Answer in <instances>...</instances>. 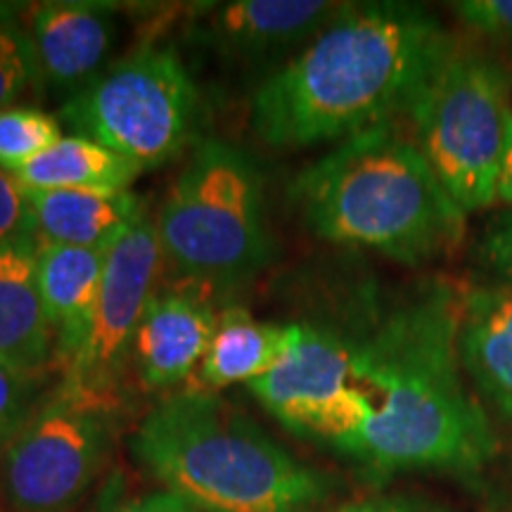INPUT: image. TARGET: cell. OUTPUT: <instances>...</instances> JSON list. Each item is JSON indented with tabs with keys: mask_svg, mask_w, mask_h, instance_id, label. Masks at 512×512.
Here are the masks:
<instances>
[{
	"mask_svg": "<svg viewBox=\"0 0 512 512\" xmlns=\"http://www.w3.org/2000/svg\"><path fill=\"white\" fill-rule=\"evenodd\" d=\"M460 285L361 292L347 316L287 323V344L245 384L280 425L373 475L477 477L498 456L489 413L458 361Z\"/></svg>",
	"mask_w": 512,
	"mask_h": 512,
	"instance_id": "6da1fadb",
	"label": "cell"
},
{
	"mask_svg": "<svg viewBox=\"0 0 512 512\" xmlns=\"http://www.w3.org/2000/svg\"><path fill=\"white\" fill-rule=\"evenodd\" d=\"M456 41L425 5L344 3L256 88L249 126L273 150H309L396 124Z\"/></svg>",
	"mask_w": 512,
	"mask_h": 512,
	"instance_id": "7a4b0ae2",
	"label": "cell"
},
{
	"mask_svg": "<svg viewBox=\"0 0 512 512\" xmlns=\"http://www.w3.org/2000/svg\"><path fill=\"white\" fill-rule=\"evenodd\" d=\"M290 200L318 240L408 268L451 259L470 233V216L399 124L332 145L294 176Z\"/></svg>",
	"mask_w": 512,
	"mask_h": 512,
	"instance_id": "3957f363",
	"label": "cell"
},
{
	"mask_svg": "<svg viewBox=\"0 0 512 512\" xmlns=\"http://www.w3.org/2000/svg\"><path fill=\"white\" fill-rule=\"evenodd\" d=\"M131 451L164 491L202 512H311L335 486L214 392L166 396Z\"/></svg>",
	"mask_w": 512,
	"mask_h": 512,
	"instance_id": "277c9868",
	"label": "cell"
},
{
	"mask_svg": "<svg viewBox=\"0 0 512 512\" xmlns=\"http://www.w3.org/2000/svg\"><path fill=\"white\" fill-rule=\"evenodd\" d=\"M155 226L164 259L200 285H238L273 259L259 169L219 138L195 145Z\"/></svg>",
	"mask_w": 512,
	"mask_h": 512,
	"instance_id": "5b68a950",
	"label": "cell"
},
{
	"mask_svg": "<svg viewBox=\"0 0 512 512\" xmlns=\"http://www.w3.org/2000/svg\"><path fill=\"white\" fill-rule=\"evenodd\" d=\"M512 79L489 50L456 41L406 121L434 174L467 216L498 204L512 131Z\"/></svg>",
	"mask_w": 512,
	"mask_h": 512,
	"instance_id": "8992f818",
	"label": "cell"
},
{
	"mask_svg": "<svg viewBox=\"0 0 512 512\" xmlns=\"http://www.w3.org/2000/svg\"><path fill=\"white\" fill-rule=\"evenodd\" d=\"M197 112V86L176 50L143 46L69 95L57 119L147 171L190 143Z\"/></svg>",
	"mask_w": 512,
	"mask_h": 512,
	"instance_id": "52a82bcc",
	"label": "cell"
},
{
	"mask_svg": "<svg viewBox=\"0 0 512 512\" xmlns=\"http://www.w3.org/2000/svg\"><path fill=\"white\" fill-rule=\"evenodd\" d=\"M121 401L57 382L0 456L10 512H64L110 456Z\"/></svg>",
	"mask_w": 512,
	"mask_h": 512,
	"instance_id": "ba28073f",
	"label": "cell"
},
{
	"mask_svg": "<svg viewBox=\"0 0 512 512\" xmlns=\"http://www.w3.org/2000/svg\"><path fill=\"white\" fill-rule=\"evenodd\" d=\"M162 261L155 219L145 211L107 252L98 297L81 328L55 347L57 382L124 403L121 380L131 366L140 318L157 292Z\"/></svg>",
	"mask_w": 512,
	"mask_h": 512,
	"instance_id": "9c48e42d",
	"label": "cell"
},
{
	"mask_svg": "<svg viewBox=\"0 0 512 512\" xmlns=\"http://www.w3.org/2000/svg\"><path fill=\"white\" fill-rule=\"evenodd\" d=\"M342 5L328 0L204 3L192 17L190 36L200 46L240 62H287Z\"/></svg>",
	"mask_w": 512,
	"mask_h": 512,
	"instance_id": "30bf717a",
	"label": "cell"
},
{
	"mask_svg": "<svg viewBox=\"0 0 512 512\" xmlns=\"http://www.w3.org/2000/svg\"><path fill=\"white\" fill-rule=\"evenodd\" d=\"M117 5L93 0H48L27 12L41 83L69 95L105 72L119 38Z\"/></svg>",
	"mask_w": 512,
	"mask_h": 512,
	"instance_id": "8fae6325",
	"label": "cell"
},
{
	"mask_svg": "<svg viewBox=\"0 0 512 512\" xmlns=\"http://www.w3.org/2000/svg\"><path fill=\"white\" fill-rule=\"evenodd\" d=\"M219 313L202 294L155 292L140 318L131 368L147 389H171L195 373L207 356Z\"/></svg>",
	"mask_w": 512,
	"mask_h": 512,
	"instance_id": "7c38bea8",
	"label": "cell"
},
{
	"mask_svg": "<svg viewBox=\"0 0 512 512\" xmlns=\"http://www.w3.org/2000/svg\"><path fill=\"white\" fill-rule=\"evenodd\" d=\"M458 361L486 413L512 425V287L460 285Z\"/></svg>",
	"mask_w": 512,
	"mask_h": 512,
	"instance_id": "4fadbf2b",
	"label": "cell"
},
{
	"mask_svg": "<svg viewBox=\"0 0 512 512\" xmlns=\"http://www.w3.org/2000/svg\"><path fill=\"white\" fill-rule=\"evenodd\" d=\"M36 240L0 247V363L27 375L53 370L55 328L36 280Z\"/></svg>",
	"mask_w": 512,
	"mask_h": 512,
	"instance_id": "5bb4252c",
	"label": "cell"
},
{
	"mask_svg": "<svg viewBox=\"0 0 512 512\" xmlns=\"http://www.w3.org/2000/svg\"><path fill=\"white\" fill-rule=\"evenodd\" d=\"M36 242L112 249L121 235L145 214L131 190H27Z\"/></svg>",
	"mask_w": 512,
	"mask_h": 512,
	"instance_id": "9a60e30c",
	"label": "cell"
},
{
	"mask_svg": "<svg viewBox=\"0 0 512 512\" xmlns=\"http://www.w3.org/2000/svg\"><path fill=\"white\" fill-rule=\"evenodd\" d=\"M285 344L287 323L256 320L240 304L226 306L219 313V325L211 337L209 351L197 370L204 392L259 380L278 363Z\"/></svg>",
	"mask_w": 512,
	"mask_h": 512,
	"instance_id": "2e32d148",
	"label": "cell"
},
{
	"mask_svg": "<svg viewBox=\"0 0 512 512\" xmlns=\"http://www.w3.org/2000/svg\"><path fill=\"white\" fill-rule=\"evenodd\" d=\"M110 249L74 245H36V280L43 306L55 328V347L67 342L98 297Z\"/></svg>",
	"mask_w": 512,
	"mask_h": 512,
	"instance_id": "e0dca14e",
	"label": "cell"
},
{
	"mask_svg": "<svg viewBox=\"0 0 512 512\" xmlns=\"http://www.w3.org/2000/svg\"><path fill=\"white\" fill-rule=\"evenodd\" d=\"M140 174V166L110 147L81 136H62L15 178L27 190L126 192Z\"/></svg>",
	"mask_w": 512,
	"mask_h": 512,
	"instance_id": "ac0fdd59",
	"label": "cell"
},
{
	"mask_svg": "<svg viewBox=\"0 0 512 512\" xmlns=\"http://www.w3.org/2000/svg\"><path fill=\"white\" fill-rule=\"evenodd\" d=\"M62 138L60 119L36 107L0 110V169L15 176Z\"/></svg>",
	"mask_w": 512,
	"mask_h": 512,
	"instance_id": "d6986e66",
	"label": "cell"
},
{
	"mask_svg": "<svg viewBox=\"0 0 512 512\" xmlns=\"http://www.w3.org/2000/svg\"><path fill=\"white\" fill-rule=\"evenodd\" d=\"M41 86L34 43L27 29H0V110L15 107L31 88Z\"/></svg>",
	"mask_w": 512,
	"mask_h": 512,
	"instance_id": "ffe728a7",
	"label": "cell"
},
{
	"mask_svg": "<svg viewBox=\"0 0 512 512\" xmlns=\"http://www.w3.org/2000/svg\"><path fill=\"white\" fill-rule=\"evenodd\" d=\"M46 375H27L0 363V456L41 403Z\"/></svg>",
	"mask_w": 512,
	"mask_h": 512,
	"instance_id": "44dd1931",
	"label": "cell"
},
{
	"mask_svg": "<svg viewBox=\"0 0 512 512\" xmlns=\"http://www.w3.org/2000/svg\"><path fill=\"white\" fill-rule=\"evenodd\" d=\"M448 8L467 34L512 48V0H458Z\"/></svg>",
	"mask_w": 512,
	"mask_h": 512,
	"instance_id": "7402d4cb",
	"label": "cell"
},
{
	"mask_svg": "<svg viewBox=\"0 0 512 512\" xmlns=\"http://www.w3.org/2000/svg\"><path fill=\"white\" fill-rule=\"evenodd\" d=\"M475 259L491 280L512 287V209L486 216L475 238Z\"/></svg>",
	"mask_w": 512,
	"mask_h": 512,
	"instance_id": "603a6c76",
	"label": "cell"
},
{
	"mask_svg": "<svg viewBox=\"0 0 512 512\" xmlns=\"http://www.w3.org/2000/svg\"><path fill=\"white\" fill-rule=\"evenodd\" d=\"M19 240H36L29 202L17 178L0 169V247Z\"/></svg>",
	"mask_w": 512,
	"mask_h": 512,
	"instance_id": "cb8c5ba5",
	"label": "cell"
},
{
	"mask_svg": "<svg viewBox=\"0 0 512 512\" xmlns=\"http://www.w3.org/2000/svg\"><path fill=\"white\" fill-rule=\"evenodd\" d=\"M323 512H458V510L446 508V505H441L425 496L382 494V496L358 498V501L342 503L337 505V508H330Z\"/></svg>",
	"mask_w": 512,
	"mask_h": 512,
	"instance_id": "d4e9b609",
	"label": "cell"
},
{
	"mask_svg": "<svg viewBox=\"0 0 512 512\" xmlns=\"http://www.w3.org/2000/svg\"><path fill=\"white\" fill-rule=\"evenodd\" d=\"M98 512H202L195 505L183 501L181 496L171 494V491H152V494L124 498L112 505H105Z\"/></svg>",
	"mask_w": 512,
	"mask_h": 512,
	"instance_id": "484cf974",
	"label": "cell"
},
{
	"mask_svg": "<svg viewBox=\"0 0 512 512\" xmlns=\"http://www.w3.org/2000/svg\"><path fill=\"white\" fill-rule=\"evenodd\" d=\"M498 204H503V209H512V131H510L508 152H505V159H503L501 181H498Z\"/></svg>",
	"mask_w": 512,
	"mask_h": 512,
	"instance_id": "4316f807",
	"label": "cell"
},
{
	"mask_svg": "<svg viewBox=\"0 0 512 512\" xmlns=\"http://www.w3.org/2000/svg\"><path fill=\"white\" fill-rule=\"evenodd\" d=\"M29 3H10V0H0V29L19 27V19L27 15Z\"/></svg>",
	"mask_w": 512,
	"mask_h": 512,
	"instance_id": "83f0119b",
	"label": "cell"
},
{
	"mask_svg": "<svg viewBox=\"0 0 512 512\" xmlns=\"http://www.w3.org/2000/svg\"><path fill=\"white\" fill-rule=\"evenodd\" d=\"M510 79H512V74H510Z\"/></svg>",
	"mask_w": 512,
	"mask_h": 512,
	"instance_id": "f1b7e54d",
	"label": "cell"
}]
</instances>
